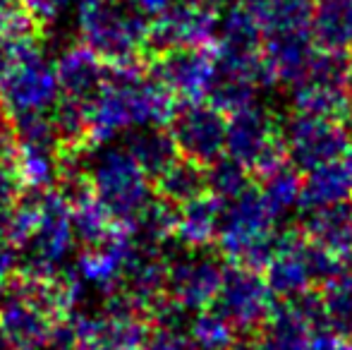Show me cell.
I'll use <instances>...</instances> for the list:
<instances>
[{"label":"cell","instance_id":"obj_1","mask_svg":"<svg viewBox=\"0 0 352 350\" xmlns=\"http://www.w3.org/2000/svg\"><path fill=\"white\" fill-rule=\"evenodd\" d=\"M173 113L175 96L140 65L108 67L103 87L87 103L89 142L106 144L137 127L163 125Z\"/></svg>","mask_w":352,"mask_h":350},{"label":"cell","instance_id":"obj_2","mask_svg":"<svg viewBox=\"0 0 352 350\" xmlns=\"http://www.w3.org/2000/svg\"><path fill=\"white\" fill-rule=\"evenodd\" d=\"M82 43L108 67L140 65L148 51V17L127 0H79Z\"/></svg>","mask_w":352,"mask_h":350},{"label":"cell","instance_id":"obj_3","mask_svg":"<svg viewBox=\"0 0 352 350\" xmlns=\"http://www.w3.org/2000/svg\"><path fill=\"white\" fill-rule=\"evenodd\" d=\"M91 192L111 216L122 226H130L140 211L151 201V177L140 168L125 146L101 144L96 151L84 154Z\"/></svg>","mask_w":352,"mask_h":350},{"label":"cell","instance_id":"obj_4","mask_svg":"<svg viewBox=\"0 0 352 350\" xmlns=\"http://www.w3.org/2000/svg\"><path fill=\"white\" fill-rule=\"evenodd\" d=\"M278 219L256 190H245L226 201L216 243L232 264L259 269L269 262L278 240Z\"/></svg>","mask_w":352,"mask_h":350},{"label":"cell","instance_id":"obj_5","mask_svg":"<svg viewBox=\"0 0 352 350\" xmlns=\"http://www.w3.org/2000/svg\"><path fill=\"white\" fill-rule=\"evenodd\" d=\"M266 266V283L278 298L311 293L343 271V259L300 230H283Z\"/></svg>","mask_w":352,"mask_h":350},{"label":"cell","instance_id":"obj_6","mask_svg":"<svg viewBox=\"0 0 352 350\" xmlns=\"http://www.w3.org/2000/svg\"><path fill=\"white\" fill-rule=\"evenodd\" d=\"M256 346L259 350H340L343 343L326 327L319 298L302 293L271 307Z\"/></svg>","mask_w":352,"mask_h":350},{"label":"cell","instance_id":"obj_7","mask_svg":"<svg viewBox=\"0 0 352 350\" xmlns=\"http://www.w3.org/2000/svg\"><path fill=\"white\" fill-rule=\"evenodd\" d=\"M226 151L230 159L240 161L250 173L259 177L287 164L278 120L269 108L259 103H252L230 116Z\"/></svg>","mask_w":352,"mask_h":350},{"label":"cell","instance_id":"obj_8","mask_svg":"<svg viewBox=\"0 0 352 350\" xmlns=\"http://www.w3.org/2000/svg\"><path fill=\"white\" fill-rule=\"evenodd\" d=\"M221 0H175L148 22V51L197 48L216 41Z\"/></svg>","mask_w":352,"mask_h":350},{"label":"cell","instance_id":"obj_9","mask_svg":"<svg viewBox=\"0 0 352 350\" xmlns=\"http://www.w3.org/2000/svg\"><path fill=\"white\" fill-rule=\"evenodd\" d=\"M290 101L295 113L338 120L350 113L348 72L340 56L316 51L314 61L290 85Z\"/></svg>","mask_w":352,"mask_h":350},{"label":"cell","instance_id":"obj_10","mask_svg":"<svg viewBox=\"0 0 352 350\" xmlns=\"http://www.w3.org/2000/svg\"><path fill=\"white\" fill-rule=\"evenodd\" d=\"M271 307H274V293L259 271L242 264H232L230 269H226L221 288L213 300V309L237 333L259 329L269 317Z\"/></svg>","mask_w":352,"mask_h":350},{"label":"cell","instance_id":"obj_11","mask_svg":"<svg viewBox=\"0 0 352 350\" xmlns=\"http://www.w3.org/2000/svg\"><path fill=\"white\" fill-rule=\"evenodd\" d=\"M60 96L56 65L43 58L41 48L34 46L0 87V108L10 118L48 113Z\"/></svg>","mask_w":352,"mask_h":350},{"label":"cell","instance_id":"obj_12","mask_svg":"<svg viewBox=\"0 0 352 350\" xmlns=\"http://www.w3.org/2000/svg\"><path fill=\"white\" fill-rule=\"evenodd\" d=\"M283 146H285L287 161L295 168L311 171L316 166L331 164L348 151L350 137L338 120L319 116L295 113L280 127Z\"/></svg>","mask_w":352,"mask_h":350},{"label":"cell","instance_id":"obj_13","mask_svg":"<svg viewBox=\"0 0 352 350\" xmlns=\"http://www.w3.org/2000/svg\"><path fill=\"white\" fill-rule=\"evenodd\" d=\"M223 274L221 259L209 248H182L180 254L168 259L166 295L185 312H201L216 300Z\"/></svg>","mask_w":352,"mask_h":350},{"label":"cell","instance_id":"obj_14","mask_svg":"<svg viewBox=\"0 0 352 350\" xmlns=\"http://www.w3.org/2000/svg\"><path fill=\"white\" fill-rule=\"evenodd\" d=\"M151 77L185 103L206 101L218 77V58L209 46L156 53Z\"/></svg>","mask_w":352,"mask_h":350},{"label":"cell","instance_id":"obj_15","mask_svg":"<svg viewBox=\"0 0 352 350\" xmlns=\"http://www.w3.org/2000/svg\"><path fill=\"white\" fill-rule=\"evenodd\" d=\"M170 135L182 159L209 166L226 151V113L204 101L185 103L170 118Z\"/></svg>","mask_w":352,"mask_h":350},{"label":"cell","instance_id":"obj_16","mask_svg":"<svg viewBox=\"0 0 352 350\" xmlns=\"http://www.w3.org/2000/svg\"><path fill=\"white\" fill-rule=\"evenodd\" d=\"M0 329L17 350H43L51 346L56 319L48 317L17 290L5 288L0 300Z\"/></svg>","mask_w":352,"mask_h":350},{"label":"cell","instance_id":"obj_17","mask_svg":"<svg viewBox=\"0 0 352 350\" xmlns=\"http://www.w3.org/2000/svg\"><path fill=\"white\" fill-rule=\"evenodd\" d=\"M53 65H56L58 85H60L63 96L82 103H89L96 96V91L103 87L108 75L106 63L94 51H89L84 43L65 48Z\"/></svg>","mask_w":352,"mask_h":350},{"label":"cell","instance_id":"obj_18","mask_svg":"<svg viewBox=\"0 0 352 350\" xmlns=\"http://www.w3.org/2000/svg\"><path fill=\"white\" fill-rule=\"evenodd\" d=\"M261 53H264V65L271 85L290 87L314 61L316 46L309 32H292L278 34V36H264Z\"/></svg>","mask_w":352,"mask_h":350},{"label":"cell","instance_id":"obj_19","mask_svg":"<svg viewBox=\"0 0 352 350\" xmlns=\"http://www.w3.org/2000/svg\"><path fill=\"white\" fill-rule=\"evenodd\" d=\"M309 36L316 51L333 56L352 51V0H311Z\"/></svg>","mask_w":352,"mask_h":350},{"label":"cell","instance_id":"obj_20","mask_svg":"<svg viewBox=\"0 0 352 350\" xmlns=\"http://www.w3.org/2000/svg\"><path fill=\"white\" fill-rule=\"evenodd\" d=\"M223 214V201L218 197L199 195L195 199L185 201L177 206V226H175V238L182 248L199 250L209 248L216 243L218 226H221Z\"/></svg>","mask_w":352,"mask_h":350},{"label":"cell","instance_id":"obj_21","mask_svg":"<svg viewBox=\"0 0 352 350\" xmlns=\"http://www.w3.org/2000/svg\"><path fill=\"white\" fill-rule=\"evenodd\" d=\"M348 199H352V171L343 156L307 171V177L302 180V206L307 211L324 209Z\"/></svg>","mask_w":352,"mask_h":350},{"label":"cell","instance_id":"obj_22","mask_svg":"<svg viewBox=\"0 0 352 350\" xmlns=\"http://www.w3.org/2000/svg\"><path fill=\"white\" fill-rule=\"evenodd\" d=\"M305 233L326 250L345 259H352V201L309 211L305 221Z\"/></svg>","mask_w":352,"mask_h":350},{"label":"cell","instance_id":"obj_23","mask_svg":"<svg viewBox=\"0 0 352 350\" xmlns=\"http://www.w3.org/2000/svg\"><path fill=\"white\" fill-rule=\"evenodd\" d=\"M125 149L151 180H156L177 159V146L173 142L170 130H163L161 125L130 130L125 140Z\"/></svg>","mask_w":352,"mask_h":350},{"label":"cell","instance_id":"obj_24","mask_svg":"<svg viewBox=\"0 0 352 350\" xmlns=\"http://www.w3.org/2000/svg\"><path fill=\"white\" fill-rule=\"evenodd\" d=\"M70 223H72L74 243H79L82 248H94V245L106 243L122 226L94 197V192L70 204Z\"/></svg>","mask_w":352,"mask_h":350},{"label":"cell","instance_id":"obj_25","mask_svg":"<svg viewBox=\"0 0 352 350\" xmlns=\"http://www.w3.org/2000/svg\"><path fill=\"white\" fill-rule=\"evenodd\" d=\"M158 197L180 206L185 201L206 192V171L201 164L190 159H175L161 175L156 177Z\"/></svg>","mask_w":352,"mask_h":350},{"label":"cell","instance_id":"obj_26","mask_svg":"<svg viewBox=\"0 0 352 350\" xmlns=\"http://www.w3.org/2000/svg\"><path fill=\"white\" fill-rule=\"evenodd\" d=\"M175 226H177V206L166 201L163 197H151L146 206L140 211L130 228L132 238L140 245L148 248H161L170 238H175Z\"/></svg>","mask_w":352,"mask_h":350},{"label":"cell","instance_id":"obj_27","mask_svg":"<svg viewBox=\"0 0 352 350\" xmlns=\"http://www.w3.org/2000/svg\"><path fill=\"white\" fill-rule=\"evenodd\" d=\"M319 303L326 327L336 336L352 341V274L340 271L326 281Z\"/></svg>","mask_w":352,"mask_h":350},{"label":"cell","instance_id":"obj_28","mask_svg":"<svg viewBox=\"0 0 352 350\" xmlns=\"http://www.w3.org/2000/svg\"><path fill=\"white\" fill-rule=\"evenodd\" d=\"M261 180L264 182H261L259 195L278 221L290 216L297 206H302V177L292 166H280L266 173Z\"/></svg>","mask_w":352,"mask_h":350},{"label":"cell","instance_id":"obj_29","mask_svg":"<svg viewBox=\"0 0 352 350\" xmlns=\"http://www.w3.org/2000/svg\"><path fill=\"white\" fill-rule=\"evenodd\" d=\"M53 122V130L60 142L63 151H77L84 149L89 142V118H87V103L74 101V98H58L56 106L48 111Z\"/></svg>","mask_w":352,"mask_h":350},{"label":"cell","instance_id":"obj_30","mask_svg":"<svg viewBox=\"0 0 352 350\" xmlns=\"http://www.w3.org/2000/svg\"><path fill=\"white\" fill-rule=\"evenodd\" d=\"M259 85L247 77H237V75H223L218 72L216 85H213L211 94L206 101L211 106H216L221 113L226 116H232V113L242 111V108L256 103V91H259Z\"/></svg>","mask_w":352,"mask_h":350},{"label":"cell","instance_id":"obj_31","mask_svg":"<svg viewBox=\"0 0 352 350\" xmlns=\"http://www.w3.org/2000/svg\"><path fill=\"white\" fill-rule=\"evenodd\" d=\"M250 190V171L235 159H216L206 171V192L226 204Z\"/></svg>","mask_w":352,"mask_h":350},{"label":"cell","instance_id":"obj_32","mask_svg":"<svg viewBox=\"0 0 352 350\" xmlns=\"http://www.w3.org/2000/svg\"><path fill=\"white\" fill-rule=\"evenodd\" d=\"M187 333L199 350H232L237 336L235 329L216 309H211V312L201 309L199 314H195L190 327H187Z\"/></svg>","mask_w":352,"mask_h":350},{"label":"cell","instance_id":"obj_33","mask_svg":"<svg viewBox=\"0 0 352 350\" xmlns=\"http://www.w3.org/2000/svg\"><path fill=\"white\" fill-rule=\"evenodd\" d=\"M38 32L22 0H0V36L34 39Z\"/></svg>","mask_w":352,"mask_h":350},{"label":"cell","instance_id":"obj_34","mask_svg":"<svg viewBox=\"0 0 352 350\" xmlns=\"http://www.w3.org/2000/svg\"><path fill=\"white\" fill-rule=\"evenodd\" d=\"M142 350H199L192 336L182 327H166L158 324L156 331H148V338Z\"/></svg>","mask_w":352,"mask_h":350},{"label":"cell","instance_id":"obj_35","mask_svg":"<svg viewBox=\"0 0 352 350\" xmlns=\"http://www.w3.org/2000/svg\"><path fill=\"white\" fill-rule=\"evenodd\" d=\"M34 46H36V36L34 39L0 36V87L5 85V80H8V75L14 70V65H17Z\"/></svg>","mask_w":352,"mask_h":350},{"label":"cell","instance_id":"obj_36","mask_svg":"<svg viewBox=\"0 0 352 350\" xmlns=\"http://www.w3.org/2000/svg\"><path fill=\"white\" fill-rule=\"evenodd\" d=\"M27 12L32 14V19L36 22L38 29H43L46 24H53L67 8L72 5V0H22Z\"/></svg>","mask_w":352,"mask_h":350},{"label":"cell","instance_id":"obj_37","mask_svg":"<svg viewBox=\"0 0 352 350\" xmlns=\"http://www.w3.org/2000/svg\"><path fill=\"white\" fill-rule=\"evenodd\" d=\"M19 274V245L0 238V290L8 288Z\"/></svg>","mask_w":352,"mask_h":350},{"label":"cell","instance_id":"obj_38","mask_svg":"<svg viewBox=\"0 0 352 350\" xmlns=\"http://www.w3.org/2000/svg\"><path fill=\"white\" fill-rule=\"evenodd\" d=\"M22 192V182H19L17 173L12 168V161L0 159V209L10 206Z\"/></svg>","mask_w":352,"mask_h":350},{"label":"cell","instance_id":"obj_39","mask_svg":"<svg viewBox=\"0 0 352 350\" xmlns=\"http://www.w3.org/2000/svg\"><path fill=\"white\" fill-rule=\"evenodd\" d=\"M130 5H135L137 10H140L142 14H146V17H156V14H161L166 8H170L175 0H127Z\"/></svg>","mask_w":352,"mask_h":350},{"label":"cell","instance_id":"obj_40","mask_svg":"<svg viewBox=\"0 0 352 350\" xmlns=\"http://www.w3.org/2000/svg\"><path fill=\"white\" fill-rule=\"evenodd\" d=\"M0 350H17L12 346V341H10L8 336H5V331L0 329Z\"/></svg>","mask_w":352,"mask_h":350},{"label":"cell","instance_id":"obj_41","mask_svg":"<svg viewBox=\"0 0 352 350\" xmlns=\"http://www.w3.org/2000/svg\"><path fill=\"white\" fill-rule=\"evenodd\" d=\"M345 72H348V87H350V94H352V53H350V61L345 63Z\"/></svg>","mask_w":352,"mask_h":350},{"label":"cell","instance_id":"obj_42","mask_svg":"<svg viewBox=\"0 0 352 350\" xmlns=\"http://www.w3.org/2000/svg\"><path fill=\"white\" fill-rule=\"evenodd\" d=\"M232 350H259V346H256V343H254V346H250V343H242V346H237V343H235V348H232Z\"/></svg>","mask_w":352,"mask_h":350},{"label":"cell","instance_id":"obj_43","mask_svg":"<svg viewBox=\"0 0 352 350\" xmlns=\"http://www.w3.org/2000/svg\"><path fill=\"white\" fill-rule=\"evenodd\" d=\"M340 350H352V341H348V343H343V346H340Z\"/></svg>","mask_w":352,"mask_h":350},{"label":"cell","instance_id":"obj_44","mask_svg":"<svg viewBox=\"0 0 352 350\" xmlns=\"http://www.w3.org/2000/svg\"><path fill=\"white\" fill-rule=\"evenodd\" d=\"M350 130H352V111H350Z\"/></svg>","mask_w":352,"mask_h":350}]
</instances>
